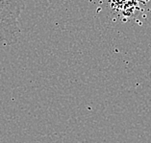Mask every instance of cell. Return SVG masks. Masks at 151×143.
<instances>
[{
	"label": "cell",
	"instance_id": "cell-1",
	"mask_svg": "<svg viewBox=\"0 0 151 143\" xmlns=\"http://www.w3.org/2000/svg\"><path fill=\"white\" fill-rule=\"evenodd\" d=\"M26 0H0V40L13 45L19 39V16Z\"/></svg>",
	"mask_w": 151,
	"mask_h": 143
}]
</instances>
